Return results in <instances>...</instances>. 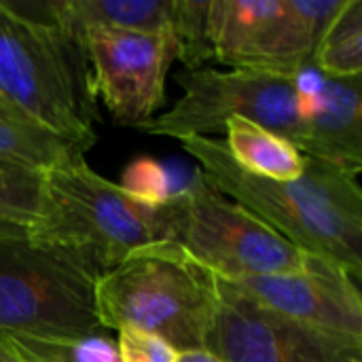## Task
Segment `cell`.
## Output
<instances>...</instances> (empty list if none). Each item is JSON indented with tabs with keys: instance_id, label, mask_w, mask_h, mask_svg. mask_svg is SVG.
<instances>
[{
	"instance_id": "1",
	"label": "cell",
	"mask_w": 362,
	"mask_h": 362,
	"mask_svg": "<svg viewBox=\"0 0 362 362\" xmlns=\"http://www.w3.org/2000/svg\"><path fill=\"white\" fill-rule=\"evenodd\" d=\"M204 178L284 240L325 259L356 280L362 272V191L358 174L308 157L295 180H269L238 168L218 138H187Z\"/></svg>"
},
{
	"instance_id": "2",
	"label": "cell",
	"mask_w": 362,
	"mask_h": 362,
	"mask_svg": "<svg viewBox=\"0 0 362 362\" xmlns=\"http://www.w3.org/2000/svg\"><path fill=\"white\" fill-rule=\"evenodd\" d=\"M0 104L85 153L100 117L83 40L0 0Z\"/></svg>"
},
{
	"instance_id": "3",
	"label": "cell",
	"mask_w": 362,
	"mask_h": 362,
	"mask_svg": "<svg viewBox=\"0 0 362 362\" xmlns=\"http://www.w3.org/2000/svg\"><path fill=\"white\" fill-rule=\"evenodd\" d=\"M102 272L76 250L0 231V335L42 341L95 337Z\"/></svg>"
},
{
	"instance_id": "4",
	"label": "cell",
	"mask_w": 362,
	"mask_h": 362,
	"mask_svg": "<svg viewBox=\"0 0 362 362\" xmlns=\"http://www.w3.org/2000/svg\"><path fill=\"white\" fill-rule=\"evenodd\" d=\"M100 327H134L178 352L204 350L216 305V276L168 242L144 246L98 280Z\"/></svg>"
},
{
	"instance_id": "5",
	"label": "cell",
	"mask_w": 362,
	"mask_h": 362,
	"mask_svg": "<svg viewBox=\"0 0 362 362\" xmlns=\"http://www.w3.org/2000/svg\"><path fill=\"white\" fill-rule=\"evenodd\" d=\"M30 235L76 250L104 274L163 242L165 229L159 206L132 199L78 157L45 172V204Z\"/></svg>"
},
{
	"instance_id": "6",
	"label": "cell",
	"mask_w": 362,
	"mask_h": 362,
	"mask_svg": "<svg viewBox=\"0 0 362 362\" xmlns=\"http://www.w3.org/2000/svg\"><path fill=\"white\" fill-rule=\"evenodd\" d=\"M159 210L163 242L225 282L295 274L310 261L308 252L218 193L199 170L191 185L174 191Z\"/></svg>"
},
{
	"instance_id": "7",
	"label": "cell",
	"mask_w": 362,
	"mask_h": 362,
	"mask_svg": "<svg viewBox=\"0 0 362 362\" xmlns=\"http://www.w3.org/2000/svg\"><path fill=\"white\" fill-rule=\"evenodd\" d=\"M297 76L244 68H185L176 74L182 95L170 110L138 129L178 140L212 138L225 132L229 119L240 117L291 140L305 155L308 127L301 117Z\"/></svg>"
},
{
	"instance_id": "8",
	"label": "cell",
	"mask_w": 362,
	"mask_h": 362,
	"mask_svg": "<svg viewBox=\"0 0 362 362\" xmlns=\"http://www.w3.org/2000/svg\"><path fill=\"white\" fill-rule=\"evenodd\" d=\"M346 0H210L212 57L244 70L299 74Z\"/></svg>"
},
{
	"instance_id": "9",
	"label": "cell",
	"mask_w": 362,
	"mask_h": 362,
	"mask_svg": "<svg viewBox=\"0 0 362 362\" xmlns=\"http://www.w3.org/2000/svg\"><path fill=\"white\" fill-rule=\"evenodd\" d=\"M206 350L223 362H362V339L276 314L221 278Z\"/></svg>"
},
{
	"instance_id": "10",
	"label": "cell",
	"mask_w": 362,
	"mask_h": 362,
	"mask_svg": "<svg viewBox=\"0 0 362 362\" xmlns=\"http://www.w3.org/2000/svg\"><path fill=\"white\" fill-rule=\"evenodd\" d=\"M91 91L117 123L140 127L165 102V76L180 45L174 32H134L102 25L81 30Z\"/></svg>"
},
{
	"instance_id": "11",
	"label": "cell",
	"mask_w": 362,
	"mask_h": 362,
	"mask_svg": "<svg viewBox=\"0 0 362 362\" xmlns=\"http://www.w3.org/2000/svg\"><path fill=\"white\" fill-rule=\"evenodd\" d=\"M229 284L276 314L329 333L362 339L358 280L325 259L310 255L301 272L244 278Z\"/></svg>"
},
{
	"instance_id": "12",
	"label": "cell",
	"mask_w": 362,
	"mask_h": 362,
	"mask_svg": "<svg viewBox=\"0 0 362 362\" xmlns=\"http://www.w3.org/2000/svg\"><path fill=\"white\" fill-rule=\"evenodd\" d=\"M297 78L301 117L308 127L305 155L361 174L362 76L333 78L310 66Z\"/></svg>"
},
{
	"instance_id": "13",
	"label": "cell",
	"mask_w": 362,
	"mask_h": 362,
	"mask_svg": "<svg viewBox=\"0 0 362 362\" xmlns=\"http://www.w3.org/2000/svg\"><path fill=\"white\" fill-rule=\"evenodd\" d=\"M225 148L248 174L269 180H295L305 172L308 157L286 138L240 117L227 121Z\"/></svg>"
},
{
	"instance_id": "14",
	"label": "cell",
	"mask_w": 362,
	"mask_h": 362,
	"mask_svg": "<svg viewBox=\"0 0 362 362\" xmlns=\"http://www.w3.org/2000/svg\"><path fill=\"white\" fill-rule=\"evenodd\" d=\"M45 172L36 165L0 157V231L30 233L45 204Z\"/></svg>"
},
{
	"instance_id": "15",
	"label": "cell",
	"mask_w": 362,
	"mask_h": 362,
	"mask_svg": "<svg viewBox=\"0 0 362 362\" xmlns=\"http://www.w3.org/2000/svg\"><path fill=\"white\" fill-rule=\"evenodd\" d=\"M312 66L333 78L362 76V0H346L325 30Z\"/></svg>"
},
{
	"instance_id": "16",
	"label": "cell",
	"mask_w": 362,
	"mask_h": 362,
	"mask_svg": "<svg viewBox=\"0 0 362 362\" xmlns=\"http://www.w3.org/2000/svg\"><path fill=\"white\" fill-rule=\"evenodd\" d=\"M0 157H11L40 170H51L83 157V151L36 125L21 121L0 104Z\"/></svg>"
},
{
	"instance_id": "17",
	"label": "cell",
	"mask_w": 362,
	"mask_h": 362,
	"mask_svg": "<svg viewBox=\"0 0 362 362\" xmlns=\"http://www.w3.org/2000/svg\"><path fill=\"white\" fill-rule=\"evenodd\" d=\"M19 362H119L117 346L102 337L83 341H42L21 335H2Z\"/></svg>"
},
{
	"instance_id": "18",
	"label": "cell",
	"mask_w": 362,
	"mask_h": 362,
	"mask_svg": "<svg viewBox=\"0 0 362 362\" xmlns=\"http://www.w3.org/2000/svg\"><path fill=\"white\" fill-rule=\"evenodd\" d=\"M208 13L210 0H176L174 34L180 45L178 59L187 70L204 68V64L212 57Z\"/></svg>"
},
{
	"instance_id": "19",
	"label": "cell",
	"mask_w": 362,
	"mask_h": 362,
	"mask_svg": "<svg viewBox=\"0 0 362 362\" xmlns=\"http://www.w3.org/2000/svg\"><path fill=\"white\" fill-rule=\"evenodd\" d=\"M125 195L144 204V206H159L163 204L174 191H170V178L163 165L151 157H138L121 174V185Z\"/></svg>"
},
{
	"instance_id": "20",
	"label": "cell",
	"mask_w": 362,
	"mask_h": 362,
	"mask_svg": "<svg viewBox=\"0 0 362 362\" xmlns=\"http://www.w3.org/2000/svg\"><path fill=\"white\" fill-rule=\"evenodd\" d=\"M117 339L119 362H176L180 352L168 341L134 327H121Z\"/></svg>"
},
{
	"instance_id": "21",
	"label": "cell",
	"mask_w": 362,
	"mask_h": 362,
	"mask_svg": "<svg viewBox=\"0 0 362 362\" xmlns=\"http://www.w3.org/2000/svg\"><path fill=\"white\" fill-rule=\"evenodd\" d=\"M176 362H223L221 358H216L212 352L204 350H191V352H180L178 361Z\"/></svg>"
},
{
	"instance_id": "22",
	"label": "cell",
	"mask_w": 362,
	"mask_h": 362,
	"mask_svg": "<svg viewBox=\"0 0 362 362\" xmlns=\"http://www.w3.org/2000/svg\"><path fill=\"white\" fill-rule=\"evenodd\" d=\"M0 362H19L15 358L13 350L8 348V344L4 341V337L0 335Z\"/></svg>"
}]
</instances>
